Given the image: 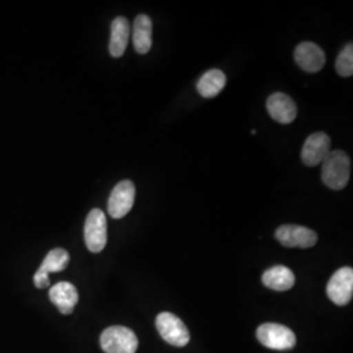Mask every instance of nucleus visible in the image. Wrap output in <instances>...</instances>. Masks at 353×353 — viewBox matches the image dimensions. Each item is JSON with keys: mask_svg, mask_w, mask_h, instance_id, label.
<instances>
[{"mask_svg": "<svg viewBox=\"0 0 353 353\" xmlns=\"http://www.w3.org/2000/svg\"><path fill=\"white\" fill-rule=\"evenodd\" d=\"M336 72L343 77L353 75V46L352 43L347 45L336 58L335 62Z\"/></svg>", "mask_w": 353, "mask_h": 353, "instance_id": "obj_18", "label": "nucleus"}, {"mask_svg": "<svg viewBox=\"0 0 353 353\" xmlns=\"http://www.w3.org/2000/svg\"><path fill=\"white\" fill-rule=\"evenodd\" d=\"M331 152V140L325 132H314L303 143L301 159L306 166L322 164Z\"/></svg>", "mask_w": 353, "mask_h": 353, "instance_id": "obj_9", "label": "nucleus"}, {"mask_svg": "<svg viewBox=\"0 0 353 353\" xmlns=\"http://www.w3.org/2000/svg\"><path fill=\"white\" fill-rule=\"evenodd\" d=\"M156 327L161 338L174 347H185L190 341L186 325L172 313H161L156 318Z\"/></svg>", "mask_w": 353, "mask_h": 353, "instance_id": "obj_5", "label": "nucleus"}, {"mask_svg": "<svg viewBox=\"0 0 353 353\" xmlns=\"http://www.w3.org/2000/svg\"><path fill=\"white\" fill-rule=\"evenodd\" d=\"M33 280H34V285L37 287L38 290H43V288L50 285L49 275L45 274V272H41L39 270L34 274V279Z\"/></svg>", "mask_w": 353, "mask_h": 353, "instance_id": "obj_19", "label": "nucleus"}, {"mask_svg": "<svg viewBox=\"0 0 353 353\" xmlns=\"http://www.w3.org/2000/svg\"><path fill=\"white\" fill-rule=\"evenodd\" d=\"M49 296L51 303H54L64 316L71 314L75 309L76 303H79L77 290L74 284L68 281H61L55 284L51 288Z\"/></svg>", "mask_w": 353, "mask_h": 353, "instance_id": "obj_12", "label": "nucleus"}, {"mask_svg": "<svg viewBox=\"0 0 353 353\" xmlns=\"http://www.w3.org/2000/svg\"><path fill=\"white\" fill-rule=\"evenodd\" d=\"M294 61L303 71L314 74L319 72L326 63V55L318 45L313 42H303L294 50Z\"/></svg>", "mask_w": 353, "mask_h": 353, "instance_id": "obj_10", "label": "nucleus"}, {"mask_svg": "<svg viewBox=\"0 0 353 353\" xmlns=\"http://www.w3.org/2000/svg\"><path fill=\"white\" fill-rule=\"evenodd\" d=\"M227 84V76L220 70H210L199 79L196 89L204 99H214Z\"/></svg>", "mask_w": 353, "mask_h": 353, "instance_id": "obj_16", "label": "nucleus"}, {"mask_svg": "<svg viewBox=\"0 0 353 353\" xmlns=\"http://www.w3.org/2000/svg\"><path fill=\"white\" fill-rule=\"evenodd\" d=\"M256 338L265 347L275 351H288L296 345V335L287 326L265 323L256 330Z\"/></svg>", "mask_w": 353, "mask_h": 353, "instance_id": "obj_3", "label": "nucleus"}, {"mask_svg": "<svg viewBox=\"0 0 353 353\" xmlns=\"http://www.w3.org/2000/svg\"><path fill=\"white\" fill-rule=\"evenodd\" d=\"M351 176V160L341 150L331 151L322 163V181L332 190H343Z\"/></svg>", "mask_w": 353, "mask_h": 353, "instance_id": "obj_1", "label": "nucleus"}, {"mask_svg": "<svg viewBox=\"0 0 353 353\" xmlns=\"http://www.w3.org/2000/svg\"><path fill=\"white\" fill-rule=\"evenodd\" d=\"M130 24L125 17H117L112 23L110 32V43L109 50L114 58H121L126 51L127 43L130 39Z\"/></svg>", "mask_w": 353, "mask_h": 353, "instance_id": "obj_14", "label": "nucleus"}, {"mask_svg": "<svg viewBox=\"0 0 353 353\" xmlns=\"http://www.w3.org/2000/svg\"><path fill=\"white\" fill-rule=\"evenodd\" d=\"M84 240L89 252H100L108 242V223L101 210L94 208L89 212L84 225Z\"/></svg>", "mask_w": 353, "mask_h": 353, "instance_id": "obj_4", "label": "nucleus"}, {"mask_svg": "<svg viewBox=\"0 0 353 353\" xmlns=\"http://www.w3.org/2000/svg\"><path fill=\"white\" fill-rule=\"evenodd\" d=\"M267 110L272 119L279 123L288 125L292 123L297 117L296 103L285 93H274L267 100Z\"/></svg>", "mask_w": 353, "mask_h": 353, "instance_id": "obj_11", "label": "nucleus"}, {"mask_svg": "<svg viewBox=\"0 0 353 353\" xmlns=\"http://www.w3.org/2000/svg\"><path fill=\"white\" fill-rule=\"evenodd\" d=\"M326 293L328 299L339 306H344L352 300L353 270L351 267H341L330 279Z\"/></svg>", "mask_w": 353, "mask_h": 353, "instance_id": "obj_6", "label": "nucleus"}, {"mask_svg": "<svg viewBox=\"0 0 353 353\" xmlns=\"http://www.w3.org/2000/svg\"><path fill=\"white\" fill-rule=\"evenodd\" d=\"M70 263V254L65 252L64 249L57 248L52 249L46 258L43 259L42 265L38 268L41 272L50 274V272H61L65 270V267Z\"/></svg>", "mask_w": 353, "mask_h": 353, "instance_id": "obj_17", "label": "nucleus"}, {"mask_svg": "<svg viewBox=\"0 0 353 353\" xmlns=\"http://www.w3.org/2000/svg\"><path fill=\"white\" fill-rule=\"evenodd\" d=\"M100 344L105 353H135L139 341L132 330L123 326H113L102 332Z\"/></svg>", "mask_w": 353, "mask_h": 353, "instance_id": "obj_2", "label": "nucleus"}, {"mask_svg": "<svg viewBox=\"0 0 353 353\" xmlns=\"http://www.w3.org/2000/svg\"><path fill=\"white\" fill-rule=\"evenodd\" d=\"M134 48L139 54H147L152 48V20L147 14L137 16L132 26Z\"/></svg>", "mask_w": 353, "mask_h": 353, "instance_id": "obj_15", "label": "nucleus"}, {"mask_svg": "<svg viewBox=\"0 0 353 353\" xmlns=\"http://www.w3.org/2000/svg\"><path fill=\"white\" fill-rule=\"evenodd\" d=\"M275 237L285 248L309 249L313 248L318 242V236L314 230L301 225L290 224L279 227Z\"/></svg>", "mask_w": 353, "mask_h": 353, "instance_id": "obj_8", "label": "nucleus"}, {"mask_svg": "<svg viewBox=\"0 0 353 353\" xmlns=\"http://www.w3.org/2000/svg\"><path fill=\"white\" fill-rule=\"evenodd\" d=\"M262 283L267 288L278 292H285L293 288L296 278L288 267L285 265H275L265 271L262 276Z\"/></svg>", "mask_w": 353, "mask_h": 353, "instance_id": "obj_13", "label": "nucleus"}, {"mask_svg": "<svg viewBox=\"0 0 353 353\" xmlns=\"http://www.w3.org/2000/svg\"><path fill=\"white\" fill-rule=\"evenodd\" d=\"M135 185L131 181H122L114 188L108 201V212L113 219L125 217L135 202Z\"/></svg>", "mask_w": 353, "mask_h": 353, "instance_id": "obj_7", "label": "nucleus"}]
</instances>
